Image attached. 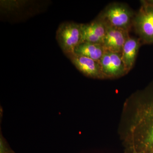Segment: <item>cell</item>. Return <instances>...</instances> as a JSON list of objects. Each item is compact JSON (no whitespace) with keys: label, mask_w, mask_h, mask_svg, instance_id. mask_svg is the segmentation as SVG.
Returning a JSON list of instances; mask_svg holds the SVG:
<instances>
[{"label":"cell","mask_w":153,"mask_h":153,"mask_svg":"<svg viewBox=\"0 0 153 153\" xmlns=\"http://www.w3.org/2000/svg\"><path fill=\"white\" fill-rule=\"evenodd\" d=\"M141 3L140 8L134 17L133 25L143 43L153 44L152 7L146 1H142Z\"/></svg>","instance_id":"cell-4"},{"label":"cell","mask_w":153,"mask_h":153,"mask_svg":"<svg viewBox=\"0 0 153 153\" xmlns=\"http://www.w3.org/2000/svg\"><path fill=\"white\" fill-rule=\"evenodd\" d=\"M10 153H16L14 152H11Z\"/></svg>","instance_id":"cell-13"},{"label":"cell","mask_w":153,"mask_h":153,"mask_svg":"<svg viewBox=\"0 0 153 153\" xmlns=\"http://www.w3.org/2000/svg\"><path fill=\"white\" fill-rule=\"evenodd\" d=\"M104 21L97 17L90 23L81 24L82 42L102 44L106 32Z\"/></svg>","instance_id":"cell-7"},{"label":"cell","mask_w":153,"mask_h":153,"mask_svg":"<svg viewBox=\"0 0 153 153\" xmlns=\"http://www.w3.org/2000/svg\"><path fill=\"white\" fill-rule=\"evenodd\" d=\"M56 38L66 56L73 54L82 42L81 24L72 22L61 23L56 31Z\"/></svg>","instance_id":"cell-2"},{"label":"cell","mask_w":153,"mask_h":153,"mask_svg":"<svg viewBox=\"0 0 153 153\" xmlns=\"http://www.w3.org/2000/svg\"><path fill=\"white\" fill-rule=\"evenodd\" d=\"M151 5V4H150ZM152 9H153V5H152Z\"/></svg>","instance_id":"cell-14"},{"label":"cell","mask_w":153,"mask_h":153,"mask_svg":"<svg viewBox=\"0 0 153 153\" xmlns=\"http://www.w3.org/2000/svg\"><path fill=\"white\" fill-rule=\"evenodd\" d=\"M99 62L105 79L118 78L128 73L122 60L121 53L106 50Z\"/></svg>","instance_id":"cell-5"},{"label":"cell","mask_w":153,"mask_h":153,"mask_svg":"<svg viewBox=\"0 0 153 153\" xmlns=\"http://www.w3.org/2000/svg\"><path fill=\"white\" fill-rule=\"evenodd\" d=\"M98 18L110 26L129 32L134 17L133 13L128 6L113 3L108 6Z\"/></svg>","instance_id":"cell-3"},{"label":"cell","mask_w":153,"mask_h":153,"mask_svg":"<svg viewBox=\"0 0 153 153\" xmlns=\"http://www.w3.org/2000/svg\"><path fill=\"white\" fill-rule=\"evenodd\" d=\"M145 94L135 112L129 138L137 151L153 153V84Z\"/></svg>","instance_id":"cell-1"},{"label":"cell","mask_w":153,"mask_h":153,"mask_svg":"<svg viewBox=\"0 0 153 153\" xmlns=\"http://www.w3.org/2000/svg\"><path fill=\"white\" fill-rule=\"evenodd\" d=\"M106 32L102 45L111 52L121 53L124 44L129 37L128 31L114 27L106 24Z\"/></svg>","instance_id":"cell-8"},{"label":"cell","mask_w":153,"mask_h":153,"mask_svg":"<svg viewBox=\"0 0 153 153\" xmlns=\"http://www.w3.org/2000/svg\"><path fill=\"white\" fill-rule=\"evenodd\" d=\"M133 152L131 153H143V152H140V151H137L135 148H132Z\"/></svg>","instance_id":"cell-11"},{"label":"cell","mask_w":153,"mask_h":153,"mask_svg":"<svg viewBox=\"0 0 153 153\" xmlns=\"http://www.w3.org/2000/svg\"><path fill=\"white\" fill-rule=\"evenodd\" d=\"M140 45V38L130 36L124 44L121 52V59L128 72L133 67Z\"/></svg>","instance_id":"cell-9"},{"label":"cell","mask_w":153,"mask_h":153,"mask_svg":"<svg viewBox=\"0 0 153 153\" xmlns=\"http://www.w3.org/2000/svg\"><path fill=\"white\" fill-rule=\"evenodd\" d=\"M105 50L102 44L82 42L76 47L74 53L100 61Z\"/></svg>","instance_id":"cell-10"},{"label":"cell","mask_w":153,"mask_h":153,"mask_svg":"<svg viewBox=\"0 0 153 153\" xmlns=\"http://www.w3.org/2000/svg\"><path fill=\"white\" fill-rule=\"evenodd\" d=\"M146 1L148 4L152 5H153V0H148V1Z\"/></svg>","instance_id":"cell-12"},{"label":"cell","mask_w":153,"mask_h":153,"mask_svg":"<svg viewBox=\"0 0 153 153\" xmlns=\"http://www.w3.org/2000/svg\"><path fill=\"white\" fill-rule=\"evenodd\" d=\"M66 57L85 76L94 79H105L99 61L75 53L67 55Z\"/></svg>","instance_id":"cell-6"}]
</instances>
